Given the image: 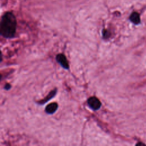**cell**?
<instances>
[{
    "label": "cell",
    "mask_w": 146,
    "mask_h": 146,
    "mask_svg": "<svg viewBox=\"0 0 146 146\" xmlns=\"http://www.w3.org/2000/svg\"><path fill=\"white\" fill-rule=\"evenodd\" d=\"M17 27V21L14 15L10 12L6 13L0 22V34L5 38L14 36Z\"/></svg>",
    "instance_id": "1"
},
{
    "label": "cell",
    "mask_w": 146,
    "mask_h": 146,
    "mask_svg": "<svg viewBox=\"0 0 146 146\" xmlns=\"http://www.w3.org/2000/svg\"><path fill=\"white\" fill-rule=\"evenodd\" d=\"M87 103L88 106L94 110H98L101 106V103L99 100L94 96L90 98L87 100Z\"/></svg>",
    "instance_id": "2"
},
{
    "label": "cell",
    "mask_w": 146,
    "mask_h": 146,
    "mask_svg": "<svg viewBox=\"0 0 146 146\" xmlns=\"http://www.w3.org/2000/svg\"><path fill=\"white\" fill-rule=\"evenodd\" d=\"M56 59L57 62L64 68L68 69V63L67 60L66 56L62 54H59L56 56Z\"/></svg>",
    "instance_id": "3"
},
{
    "label": "cell",
    "mask_w": 146,
    "mask_h": 146,
    "mask_svg": "<svg viewBox=\"0 0 146 146\" xmlns=\"http://www.w3.org/2000/svg\"><path fill=\"white\" fill-rule=\"evenodd\" d=\"M58 108V104L56 103H52L47 105L45 108V111L47 113L52 114L56 111Z\"/></svg>",
    "instance_id": "4"
},
{
    "label": "cell",
    "mask_w": 146,
    "mask_h": 146,
    "mask_svg": "<svg viewBox=\"0 0 146 146\" xmlns=\"http://www.w3.org/2000/svg\"><path fill=\"white\" fill-rule=\"evenodd\" d=\"M129 19L132 22L135 24H139L140 22V18L139 14L136 12H133L129 17Z\"/></svg>",
    "instance_id": "5"
},
{
    "label": "cell",
    "mask_w": 146,
    "mask_h": 146,
    "mask_svg": "<svg viewBox=\"0 0 146 146\" xmlns=\"http://www.w3.org/2000/svg\"><path fill=\"white\" fill-rule=\"evenodd\" d=\"M56 92V89H55V90L51 91L46 96V97L44 99H43V100H40V101L39 102V103L40 104H44L45 103H46L47 102H48L49 100H50L51 98H52L55 96Z\"/></svg>",
    "instance_id": "6"
},
{
    "label": "cell",
    "mask_w": 146,
    "mask_h": 146,
    "mask_svg": "<svg viewBox=\"0 0 146 146\" xmlns=\"http://www.w3.org/2000/svg\"><path fill=\"white\" fill-rule=\"evenodd\" d=\"M11 88V85L10 84H9V83H6V84H5V88L6 89V90H9L10 88Z\"/></svg>",
    "instance_id": "7"
},
{
    "label": "cell",
    "mask_w": 146,
    "mask_h": 146,
    "mask_svg": "<svg viewBox=\"0 0 146 146\" xmlns=\"http://www.w3.org/2000/svg\"><path fill=\"white\" fill-rule=\"evenodd\" d=\"M2 60V54H1V51H0V62Z\"/></svg>",
    "instance_id": "8"
},
{
    "label": "cell",
    "mask_w": 146,
    "mask_h": 146,
    "mask_svg": "<svg viewBox=\"0 0 146 146\" xmlns=\"http://www.w3.org/2000/svg\"><path fill=\"white\" fill-rule=\"evenodd\" d=\"M1 75L0 74V79H1Z\"/></svg>",
    "instance_id": "9"
}]
</instances>
